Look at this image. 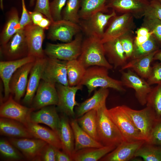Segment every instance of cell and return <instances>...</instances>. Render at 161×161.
<instances>
[{
    "instance_id": "cell-5",
    "label": "cell",
    "mask_w": 161,
    "mask_h": 161,
    "mask_svg": "<svg viewBox=\"0 0 161 161\" xmlns=\"http://www.w3.org/2000/svg\"><path fill=\"white\" fill-rule=\"evenodd\" d=\"M83 40V35L80 32L69 42L47 43L44 52L46 56L60 60L69 61L78 59L81 53Z\"/></svg>"
},
{
    "instance_id": "cell-28",
    "label": "cell",
    "mask_w": 161,
    "mask_h": 161,
    "mask_svg": "<svg viewBox=\"0 0 161 161\" xmlns=\"http://www.w3.org/2000/svg\"><path fill=\"white\" fill-rule=\"evenodd\" d=\"M70 123L75 137L74 153L84 148H101L104 146L84 131L79 125L76 119H72Z\"/></svg>"
},
{
    "instance_id": "cell-12",
    "label": "cell",
    "mask_w": 161,
    "mask_h": 161,
    "mask_svg": "<svg viewBox=\"0 0 161 161\" xmlns=\"http://www.w3.org/2000/svg\"><path fill=\"white\" fill-rule=\"evenodd\" d=\"M128 69L126 72L120 70L121 81L123 86L134 90L135 97L139 102L144 106L146 104L148 95L152 88L144 78L130 69Z\"/></svg>"
},
{
    "instance_id": "cell-17",
    "label": "cell",
    "mask_w": 161,
    "mask_h": 161,
    "mask_svg": "<svg viewBox=\"0 0 161 161\" xmlns=\"http://www.w3.org/2000/svg\"><path fill=\"white\" fill-rule=\"evenodd\" d=\"M8 141L29 160L38 161L41 153L47 144L35 138H10Z\"/></svg>"
},
{
    "instance_id": "cell-7",
    "label": "cell",
    "mask_w": 161,
    "mask_h": 161,
    "mask_svg": "<svg viewBox=\"0 0 161 161\" xmlns=\"http://www.w3.org/2000/svg\"><path fill=\"white\" fill-rule=\"evenodd\" d=\"M116 13L113 10L108 14L99 12L87 19H80L78 24L81 31L87 37H94L101 39L105 28L111 19L117 15Z\"/></svg>"
},
{
    "instance_id": "cell-9",
    "label": "cell",
    "mask_w": 161,
    "mask_h": 161,
    "mask_svg": "<svg viewBox=\"0 0 161 161\" xmlns=\"http://www.w3.org/2000/svg\"><path fill=\"white\" fill-rule=\"evenodd\" d=\"M0 54L6 61L18 59L28 56V45L23 28L15 34L6 44L1 45Z\"/></svg>"
},
{
    "instance_id": "cell-6",
    "label": "cell",
    "mask_w": 161,
    "mask_h": 161,
    "mask_svg": "<svg viewBox=\"0 0 161 161\" xmlns=\"http://www.w3.org/2000/svg\"><path fill=\"white\" fill-rule=\"evenodd\" d=\"M122 106L136 127L140 130L144 140H149L157 121L148 107L140 110H135L124 105Z\"/></svg>"
},
{
    "instance_id": "cell-14",
    "label": "cell",
    "mask_w": 161,
    "mask_h": 161,
    "mask_svg": "<svg viewBox=\"0 0 161 161\" xmlns=\"http://www.w3.org/2000/svg\"><path fill=\"white\" fill-rule=\"evenodd\" d=\"M35 110L33 108L20 104L10 95L8 99L1 104L0 116L17 121L26 126L30 121L31 114Z\"/></svg>"
},
{
    "instance_id": "cell-57",
    "label": "cell",
    "mask_w": 161,
    "mask_h": 161,
    "mask_svg": "<svg viewBox=\"0 0 161 161\" xmlns=\"http://www.w3.org/2000/svg\"><path fill=\"white\" fill-rule=\"evenodd\" d=\"M35 0H30V6H33L34 4V2Z\"/></svg>"
},
{
    "instance_id": "cell-20",
    "label": "cell",
    "mask_w": 161,
    "mask_h": 161,
    "mask_svg": "<svg viewBox=\"0 0 161 161\" xmlns=\"http://www.w3.org/2000/svg\"><path fill=\"white\" fill-rule=\"evenodd\" d=\"M35 61L27 63L19 68L10 80L9 87L10 93L14 95V100L18 102L26 92L28 76Z\"/></svg>"
},
{
    "instance_id": "cell-25",
    "label": "cell",
    "mask_w": 161,
    "mask_h": 161,
    "mask_svg": "<svg viewBox=\"0 0 161 161\" xmlns=\"http://www.w3.org/2000/svg\"><path fill=\"white\" fill-rule=\"evenodd\" d=\"M103 45L108 61L114 68L122 67L127 63L128 59L119 38L105 42L103 43Z\"/></svg>"
},
{
    "instance_id": "cell-44",
    "label": "cell",
    "mask_w": 161,
    "mask_h": 161,
    "mask_svg": "<svg viewBox=\"0 0 161 161\" xmlns=\"http://www.w3.org/2000/svg\"><path fill=\"white\" fill-rule=\"evenodd\" d=\"M57 148L47 143L42 150L38 161H55Z\"/></svg>"
},
{
    "instance_id": "cell-42",
    "label": "cell",
    "mask_w": 161,
    "mask_h": 161,
    "mask_svg": "<svg viewBox=\"0 0 161 161\" xmlns=\"http://www.w3.org/2000/svg\"><path fill=\"white\" fill-rule=\"evenodd\" d=\"M133 32L124 34L119 38L123 50L127 59L132 57L134 48Z\"/></svg>"
},
{
    "instance_id": "cell-41",
    "label": "cell",
    "mask_w": 161,
    "mask_h": 161,
    "mask_svg": "<svg viewBox=\"0 0 161 161\" xmlns=\"http://www.w3.org/2000/svg\"><path fill=\"white\" fill-rule=\"evenodd\" d=\"M141 26L147 28L157 41L161 42V21L157 18L145 16Z\"/></svg>"
},
{
    "instance_id": "cell-35",
    "label": "cell",
    "mask_w": 161,
    "mask_h": 161,
    "mask_svg": "<svg viewBox=\"0 0 161 161\" xmlns=\"http://www.w3.org/2000/svg\"><path fill=\"white\" fill-rule=\"evenodd\" d=\"M86 70L78 59L67 61L66 70L69 86H72L79 85Z\"/></svg>"
},
{
    "instance_id": "cell-21",
    "label": "cell",
    "mask_w": 161,
    "mask_h": 161,
    "mask_svg": "<svg viewBox=\"0 0 161 161\" xmlns=\"http://www.w3.org/2000/svg\"><path fill=\"white\" fill-rule=\"evenodd\" d=\"M46 59L44 58H36L30 72L25 95L23 103L27 105L31 104L35 95L41 80V76Z\"/></svg>"
},
{
    "instance_id": "cell-18",
    "label": "cell",
    "mask_w": 161,
    "mask_h": 161,
    "mask_svg": "<svg viewBox=\"0 0 161 161\" xmlns=\"http://www.w3.org/2000/svg\"><path fill=\"white\" fill-rule=\"evenodd\" d=\"M36 59V58L33 56H28L18 59L0 61V76L3 84L4 92L3 100L4 101H6L10 95L9 83L14 73L22 66L34 62Z\"/></svg>"
},
{
    "instance_id": "cell-27",
    "label": "cell",
    "mask_w": 161,
    "mask_h": 161,
    "mask_svg": "<svg viewBox=\"0 0 161 161\" xmlns=\"http://www.w3.org/2000/svg\"><path fill=\"white\" fill-rule=\"evenodd\" d=\"M158 50L159 49L146 55L131 59L121 67L120 70L131 69L141 77L147 79L151 71V64L154 60V55Z\"/></svg>"
},
{
    "instance_id": "cell-8",
    "label": "cell",
    "mask_w": 161,
    "mask_h": 161,
    "mask_svg": "<svg viewBox=\"0 0 161 161\" xmlns=\"http://www.w3.org/2000/svg\"><path fill=\"white\" fill-rule=\"evenodd\" d=\"M134 18L129 13L116 15L112 17L101 39L102 43L119 38L126 33L133 32L136 28Z\"/></svg>"
},
{
    "instance_id": "cell-40",
    "label": "cell",
    "mask_w": 161,
    "mask_h": 161,
    "mask_svg": "<svg viewBox=\"0 0 161 161\" xmlns=\"http://www.w3.org/2000/svg\"><path fill=\"white\" fill-rule=\"evenodd\" d=\"M157 41L152 34L148 39L139 46L134 45L131 59L138 58L151 53L158 50Z\"/></svg>"
},
{
    "instance_id": "cell-23",
    "label": "cell",
    "mask_w": 161,
    "mask_h": 161,
    "mask_svg": "<svg viewBox=\"0 0 161 161\" xmlns=\"http://www.w3.org/2000/svg\"><path fill=\"white\" fill-rule=\"evenodd\" d=\"M55 106H46L36 112L33 111L31 114L30 120L34 123H43L47 125L58 135L60 118Z\"/></svg>"
},
{
    "instance_id": "cell-29",
    "label": "cell",
    "mask_w": 161,
    "mask_h": 161,
    "mask_svg": "<svg viewBox=\"0 0 161 161\" xmlns=\"http://www.w3.org/2000/svg\"><path fill=\"white\" fill-rule=\"evenodd\" d=\"M60 118L58 136L61 144L62 150L71 157L74 151V133L70 122L66 117L63 115Z\"/></svg>"
},
{
    "instance_id": "cell-55",
    "label": "cell",
    "mask_w": 161,
    "mask_h": 161,
    "mask_svg": "<svg viewBox=\"0 0 161 161\" xmlns=\"http://www.w3.org/2000/svg\"><path fill=\"white\" fill-rule=\"evenodd\" d=\"M154 60H158L161 64V50H159L155 54L154 57Z\"/></svg>"
},
{
    "instance_id": "cell-36",
    "label": "cell",
    "mask_w": 161,
    "mask_h": 161,
    "mask_svg": "<svg viewBox=\"0 0 161 161\" xmlns=\"http://www.w3.org/2000/svg\"><path fill=\"white\" fill-rule=\"evenodd\" d=\"M135 157L142 158L145 161H161V145L145 141L136 152Z\"/></svg>"
},
{
    "instance_id": "cell-54",
    "label": "cell",
    "mask_w": 161,
    "mask_h": 161,
    "mask_svg": "<svg viewBox=\"0 0 161 161\" xmlns=\"http://www.w3.org/2000/svg\"><path fill=\"white\" fill-rule=\"evenodd\" d=\"M152 33L149 31L146 28L141 26L140 28L137 29L136 31V36H144L149 35Z\"/></svg>"
},
{
    "instance_id": "cell-1",
    "label": "cell",
    "mask_w": 161,
    "mask_h": 161,
    "mask_svg": "<svg viewBox=\"0 0 161 161\" xmlns=\"http://www.w3.org/2000/svg\"><path fill=\"white\" fill-rule=\"evenodd\" d=\"M108 69L105 67L97 66L87 68L79 85L86 86L89 95L98 88H110L120 92L125 91L121 80L109 76Z\"/></svg>"
},
{
    "instance_id": "cell-3",
    "label": "cell",
    "mask_w": 161,
    "mask_h": 161,
    "mask_svg": "<svg viewBox=\"0 0 161 161\" xmlns=\"http://www.w3.org/2000/svg\"><path fill=\"white\" fill-rule=\"evenodd\" d=\"M106 103L96 109L97 131L99 141L104 146L117 147L124 139L108 115Z\"/></svg>"
},
{
    "instance_id": "cell-56",
    "label": "cell",
    "mask_w": 161,
    "mask_h": 161,
    "mask_svg": "<svg viewBox=\"0 0 161 161\" xmlns=\"http://www.w3.org/2000/svg\"><path fill=\"white\" fill-rule=\"evenodd\" d=\"M0 7L1 9L3 10L4 9L3 0H0Z\"/></svg>"
},
{
    "instance_id": "cell-4",
    "label": "cell",
    "mask_w": 161,
    "mask_h": 161,
    "mask_svg": "<svg viewBox=\"0 0 161 161\" xmlns=\"http://www.w3.org/2000/svg\"><path fill=\"white\" fill-rule=\"evenodd\" d=\"M107 112L120 131L124 141L131 142L145 140L140 131L124 110L122 106L107 109Z\"/></svg>"
},
{
    "instance_id": "cell-43",
    "label": "cell",
    "mask_w": 161,
    "mask_h": 161,
    "mask_svg": "<svg viewBox=\"0 0 161 161\" xmlns=\"http://www.w3.org/2000/svg\"><path fill=\"white\" fill-rule=\"evenodd\" d=\"M67 0H53L50 3V10L54 21L62 19V12Z\"/></svg>"
},
{
    "instance_id": "cell-24",
    "label": "cell",
    "mask_w": 161,
    "mask_h": 161,
    "mask_svg": "<svg viewBox=\"0 0 161 161\" xmlns=\"http://www.w3.org/2000/svg\"><path fill=\"white\" fill-rule=\"evenodd\" d=\"M0 132L1 135L15 138H35L27 127L17 121L0 117Z\"/></svg>"
},
{
    "instance_id": "cell-51",
    "label": "cell",
    "mask_w": 161,
    "mask_h": 161,
    "mask_svg": "<svg viewBox=\"0 0 161 161\" xmlns=\"http://www.w3.org/2000/svg\"><path fill=\"white\" fill-rule=\"evenodd\" d=\"M57 148L56 150V161H72L71 157L64 151Z\"/></svg>"
},
{
    "instance_id": "cell-11",
    "label": "cell",
    "mask_w": 161,
    "mask_h": 161,
    "mask_svg": "<svg viewBox=\"0 0 161 161\" xmlns=\"http://www.w3.org/2000/svg\"><path fill=\"white\" fill-rule=\"evenodd\" d=\"M55 87L58 96V109L66 115L74 118V107L79 104L76 100V94L78 90L82 89L83 86H70L57 83Z\"/></svg>"
},
{
    "instance_id": "cell-38",
    "label": "cell",
    "mask_w": 161,
    "mask_h": 161,
    "mask_svg": "<svg viewBox=\"0 0 161 161\" xmlns=\"http://www.w3.org/2000/svg\"><path fill=\"white\" fill-rule=\"evenodd\" d=\"M80 5L81 0H67L62 12V18L78 24Z\"/></svg>"
},
{
    "instance_id": "cell-16",
    "label": "cell",
    "mask_w": 161,
    "mask_h": 161,
    "mask_svg": "<svg viewBox=\"0 0 161 161\" xmlns=\"http://www.w3.org/2000/svg\"><path fill=\"white\" fill-rule=\"evenodd\" d=\"M23 29L28 45V56L36 59L45 57L46 55L42 48L45 38L44 30L32 23Z\"/></svg>"
},
{
    "instance_id": "cell-45",
    "label": "cell",
    "mask_w": 161,
    "mask_h": 161,
    "mask_svg": "<svg viewBox=\"0 0 161 161\" xmlns=\"http://www.w3.org/2000/svg\"><path fill=\"white\" fill-rule=\"evenodd\" d=\"M147 81L150 85L154 84H161V64L157 63L152 67Z\"/></svg>"
},
{
    "instance_id": "cell-53",
    "label": "cell",
    "mask_w": 161,
    "mask_h": 161,
    "mask_svg": "<svg viewBox=\"0 0 161 161\" xmlns=\"http://www.w3.org/2000/svg\"><path fill=\"white\" fill-rule=\"evenodd\" d=\"M52 22L48 18L44 17L38 25L44 30H48Z\"/></svg>"
},
{
    "instance_id": "cell-48",
    "label": "cell",
    "mask_w": 161,
    "mask_h": 161,
    "mask_svg": "<svg viewBox=\"0 0 161 161\" xmlns=\"http://www.w3.org/2000/svg\"><path fill=\"white\" fill-rule=\"evenodd\" d=\"M146 142L152 144L161 145V120L157 122L149 140Z\"/></svg>"
},
{
    "instance_id": "cell-34",
    "label": "cell",
    "mask_w": 161,
    "mask_h": 161,
    "mask_svg": "<svg viewBox=\"0 0 161 161\" xmlns=\"http://www.w3.org/2000/svg\"><path fill=\"white\" fill-rule=\"evenodd\" d=\"M81 129L93 139L99 141L97 131V111L93 109L76 119Z\"/></svg>"
},
{
    "instance_id": "cell-13",
    "label": "cell",
    "mask_w": 161,
    "mask_h": 161,
    "mask_svg": "<svg viewBox=\"0 0 161 161\" xmlns=\"http://www.w3.org/2000/svg\"><path fill=\"white\" fill-rule=\"evenodd\" d=\"M81 31L78 24L62 19L52 23L48 29L47 38L52 41L67 43L72 41L73 37Z\"/></svg>"
},
{
    "instance_id": "cell-39",
    "label": "cell",
    "mask_w": 161,
    "mask_h": 161,
    "mask_svg": "<svg viewBox=\"0 0 161 161\" xmlns=\"http://www.w3.org/2000/svg\"><path fill=\"white\" fill-rule=\"evenodd\" d=\"M0 152L3 157L9 160H20L25 158L20 151L9 141L3 139L0 140Z\"/></svg>"
},
{
    "instance_id": "cell-32",
    "label": "cell",
    "mask_w": 161,
    "mask_h": 161,
    "mask_svg": "<svg viewBox=\"0 0 161 161\" xmlns=\"http://www.w3.org/2000/svg\"><path fill=\"white\" fill-rule=\"evenodd\" d=\"M21 29L18 11L16 8L13 7L9 12L6 22L0 33V45L6 44Z\"/></svg>"
},
{
    "instance_id": "cell-33",
    "label": "cell",
    "mask_w": 161,
    "mask_h": 161,
    "mask_svg": "<svg viewBox=\"0 0 161 161\" xmlns=\"http://www.w3.org/2000/svg\"><path fill=\"white\" fill-rule=\"evenodd\" d=\"M107 0H81L79 12L80 20L87 19L99 12L106 13L109 8L106 6Z\"/></svg>"
},
{
    "instance_id": "cell-37",
    "label": "cell",
    "mask_w": 161,
    "mask_h": 161,
    "mask_svg": "<svg viewBox=\"0 0 161 161\" xmlns=\"http://www.w3.org/2000/svg\"><path fill=\"white\" fill-rule=\"evenodd\" d=\"M146 105L151 110L156 120H161V84L152 88L148 95Z\"/></svg>"
},
{
    "instance_id": "cell-50",
    "label": "cell",
    "mask_w": 161,
    "mask_h": 161,
    "mask_svg": "<svg viewBox=\"0 0 161 161\" xmlns=\"http://www.w3.org/2000/svg\"><path fill=\"white\" fill-rule=\"evenodd\" d=\"M32 23L38 25L44 18V15L39 11H29Z\"/></svg>"
},
{
    "instance_id": "cell-26",
    "label": "cell",
    "mask_w": 161,
    "mask_h": 161,
    "mask_svg": "<svg viewBox=\"0 0 161 161\" xmlns=\"http://www.w3.org/2000/svg\"><path fill=\"white\" fill-rule=\"evenodd\" d=\"M109 94L108 88H100L95 91L92 97L77 106L75 112V117H80L90 110L96 109L105 104Z\"/></svg>"
},
{
    "instance_id": "cell-58",
    "label": "cell",
    "mask_w": 161,
    "mask_h": 161,
    "mask_svg": "<svg viewBox=\"0 0 161 161\" xmlns=\"http://www.w3.org/2000/svg\"><path fill=\"white\" fill-rule=\"evenodd\" d=\"M161 5V0H157Z\"/></svg>"
},
{
    "instance_id": "cell-46",
    "label": "cell",
    "mask_w": 161,
    "mask_h": 161,
    "mask_svg": "<svg viewBox=\"0 0 161 161\" xmlns=\"http://www.w3.org/2000/svg\"><path fill=\"white\" fill-rule=\"evenodd\" d=\"M49 4V0H36L34 10L40 12L53 22L50 12Z\"/></svg>"
},
{
    "instance_id": "cell-52",
    "label": "cell",
    "mask_w": 161,
    "mask_h": 161,
    "mask_svg": "<svg viewBox=\"0 0 161 161\" xmlns=\"http://www.w3.org/2000/svg\"><path fill=\"white\" fill-rule=\"evenodd\" d=\"M152 34V33L149 35L144 36H136L134 39V45L139 46L143 44L148 39Z\"/></svg>"
},
{
    "instance_id": "cell-19",
    "label": "cell",
    "mask_w": 161,
    "mask_h": 161,
    "mask_svg": "<svg viewBox=\"0 0 161 161\" xmlns=\"http://www.w3.org/2000/svg\"><path fill=\"white\" fill-rule=\"evenodd\" d=\"M58 100L55 84L41 80L31 103V107L35 110L47 106L57 105Z\"/></svg>"
},
{
    "instance_id": "cell-10",
    "label": "cell",
    "mask_w": 161,
    "mask_h": 161,
    "mask_svg": "<svg viewBox=\"0 0 161 161\" xmlns=\"http://www.w3.org/2000/svg\"><path fill=\"white\" fill-rule=\"evenodd\" d=\"M67 61L46 56L41 80L51 83L68 86L66 64Z\"/></svg>"
},
{
    "instance_id": "cell-30",
    "label": "cell",
    "mask_w": 161,
    "mask_h": 161,
    "mask_svg": "<svg viewBox=\"0 0 161 161\" xmlns=\"http://www.w3.org/2000/svg\"><path fill=\"white\" fill-rule=\"evenodd\" d=\"M26 126L35 138L43 140L56 148L62 149V145L59 137L52 130L31 121Z\"/></svg>"
},
{
    "instance_id": "cell-49",
    "label": "cell",
    "mask_w": 161,
    "mask_h": 161,
    "mask_svg": "<svg viewBox=\"0 0 161 161\" xmlns=\"http://www.w3.org/2000/svg\"><path fill=\"white\" fill-rule=\"evenodd\" d=\"M22 11L21 16L20 19V24L21 29L27 25L32 23L30 16L27 9L25 0H21Z\"/></svg>"
},
{
    "instance_id": "cell-47",
    "label": "cell",
    "mask_w": 161,
    "mask_h": 161,
    "mask_svg": "<svg viewBox=\"0 0 161 161\" xmlns=\"http://www.w3.org/2000/svg\"><path fill=\"white\" fill-rule=\"evenodd\" d=\"M145 16L155 17L161 21V5L157 0L150 1Z\"/></svg>"
},
{
    "instance_id": "cell-2",
    "label": "cell",
    "mask_w": 161,
    "mask_h": 161,
    "mask_svg": "<svg viewBox=\"0 0 161 161\" xmlns=\"http://www.w3.org/2000/svg\"><path fill=\"white\" fill-rule=\"evenodd\" d=\"M86 69L91 66H99L112 69V66L106 58L101 39L94 37H86L83 40L80 54L78 58Z\"/></svg>"
},
{
    "instance_id": "cell-22",
    "label": "cell",
    "mask_w": 161,
    "mask_h": 161,
    "mask_svg": "<svg viewBox=\"0 0 161 161\" xmlns=\"http://www.w3.org/2000/svg\"><path fill=\"white\" fill-rule=\"evenodd\" d=\"M145 141L131 142L124 141L100 160L102 161H127L134 157L135 154Z\"/></svg>"
},
{
    "instance_id": "cell-59",
    "label": "cell",
    "mask_w": 161,
    "mask_h": 161,
    "mask_svg": "<svg viewBox=\"0 0 161 161\" xmlns=\"http://www.w3.org/2000/svg\"><path fill=\"white\" fill-rule=\"evenodd\" d=\"M148 0V1H151V0Z\"/></svg>"
},
{
    "instance_id": "cell-15",
    "label": "cell",
    "mask_w": 161,
    "mask_h": 161,
    "mask_svg": "<svg viewBox=\"0 0 161 161\" xmlns=\"http://www.w3.org/2000/svg\"><path fill=\"white\" fill-rule=\"evenodd\" d=\"M150 4L147 0H107V7L116 13L131 14L136 19H140L145 14Z\"/></svg>"
},
{
    "instance_id": "cell-31",
    "label": "cell",
    "mask_w": 161,
    "mask_h": 161,
    "mask_svg": "<svg viewBox=\"0 0 161 161\" xmlns=\"http://www.w3.org/2000/svg\"><path fill=\"white\" fill-rule=\"evenodd\" d=\"M116 147L104 146L101 148L90 147L78 150L71 157L72 161H97L114 150Z\"/></svg>"
}]
</instances>
